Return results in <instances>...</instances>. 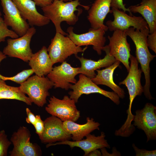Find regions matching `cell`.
<instances>
[{"label":"cell","instance_id":"cell-1","mask_svg":"<svg viewBox=\"0 0 156 156\" xmlns=\"http://www.w3.org/2000/svg\"><path fill=\"white\" fill-rule=\"evenodd\" d=\"M79 5L88 10L89 7L81 5L79 0L71 1L65 2L63 0L53 1L50 4L42 8L44 15L54 24L56 32L67 36L68 33L64 31L61 27V23L65 21L69 25H74L78 20V15L75 14L79 11L77 8Z\"/></svg>","mask_w":156,"mask_h":156},{"label":"cell","instance_id":"cell-34","mask_svg":"<svg viewBox=\"0 0 156 156\" xmlns=\"http://www.w3.org/2000/svg\"><path fill=\"white\" fill-rule=\"evenodd\" d=\"M88 156H102V155L101 152L98 149H96L91 151L89 153Z\"/></svg>","mask_w":156,"mask_h":156},{"label":"cell","instance_id":"cell-28","mask_svg":"<svg viewBox=\"0 0 156 156\" xmlns=\"http://www.w3.org/2000/svg\"><path fill=\"white\" fill-rule=\"evenodd\" d=\"M135 153L136 156H155L156 150L148 151L142 149H140L138 148L134 144L132 145Z\"/></svg>","mask_w":156,"mask_h":156},{"label":"cell","instance_id":"cell-18","mask_svg":"<svg viewBox=\"0 0 156 156\" xmlns=\"http://www.w3.org/2000/svg\"><path fill=\"white\" fill-rule=\"evenodd\" d=\"M22 17L30 26L42 27L48 24L50 20L37 11L35 2L32 0H12Z\"/></svg>","mask_w":156,"mask_h":156},{"label":"cell","instance_id":"cell-21","mask_svg":"<svg viewBox=\"0 0 156 156\" xmlns=\"http://www.w3.org/2000/svg\"><path fill=\"white\" fill-rule=\"evenodd\" d=\"M120 62L116 60L112 65L105 69L96 70L97 74L91 79L97 85H101L107 86L116 93L120 98L122 99L125 96L124 90L115 83L113 78L114 71L119 66Z\"/></svg>","mask_w":156,"mask_h":156},{"label":"cell","instance_id":"cell-11","mask_svg":"<svg viewBox=\"0 0 156 156\" xmlns=\"http://www.w3.org/2000/svg\"><path fill=\"white\" fill-rule=\"evenodd\" d=\"M156 107L147 103L142 109L135 111L133 125L144 131L147 142L156 139Z\"/></svg>","mask_w":156,"mask_h":156},{"label":"cell","instance_id":"cell-4","mask_svg":"<svg viewBox=\"0 0 156 156\" xmlns=\"http://www.w3.org/2000/svg\"><path fill=\"white\" fill-rule=\"evenodd\" d=\"M21 90L32 102L39 107L47 103V98L50 95L49 90L54 86L53 83L47 77L36 75L29 77L20 84Z\"/></svg>","mask_w":156,"mask_h":156},{"label":"cell","instance_id":"cell-38","mask_svg":"<svg viewBox=\"0 0 156 156\" xmlns=\"http://www.w3.org/2000/svg\"><path fill=\"white\" fill-rule=\"evenodd\" d=\"M72 0H68V1H72Z\"/></svg>","mask_w":156,"mask_h":156},{"label":"cell","instance_id":"cell-37","mask_svg":"<svg viewBox=\"0 0 156 156\" xmlns=\"http://www.w3.org/2000/svg\"><path fill=\"white\" fill-rule=\"evenodd\" d=\"M1 15H2V14L1 12L0 11V16H1Z\"/></svg>","mask_w":156,"mask_h":156},{"label":"cell","instance_id":"cell-16","mask_svg":"<svg viewBox=\"0 0 156 156\" xmlns=\"http://www.w3.org/2000/svg\"><path fill=\"white\" fill-rule=\"evenodd\" d=\"M44 123V131L39 138L42 143L51 144L71 138V135L64 128L63 122L57 117L51 115L45 119Z\"/></svg>","mask_w":156,"mask_h":156},{"label":"cell","instance_id":"cell-12","mask_svg":"<svg viewBox=\"0 0 156 156\" xmlns=\"http://www.w3.org/2000/svg\"><path fill=\"white\" fill-rule=\"evenodd\" d=\"M73 27H68L67 30V36L77 46H93V48L99 55H101L105 46L106 39L104 35L105 31L100 28L94 29L90 28L88 32L81 34H77L73 31Z\"/></svg>","mask_w":156,"mask_h":156},{"label":"cell","instance_id":"cell-33","mask_svg":"<svg viewBox=\"0 0 156 156\" xmlns=\"http://www.w3.org/2000/svg\"><path fill=\"white\" fill-rule=\"evenodd\" d=\"M34 1L36 5L41 8L51 4L53 0H32Z\"/></svg>","mask_w":156,"mask_h":156},{"label":"cell","instance_id":"cell-8","mask_svg":"<svg viewBox=\"0 0 156 156\" xmlns=\"http://www.w3.org/2000/svg\"><path fill=\"white\" fill-rule=\"evenodd\" d=\"M36 32L35 27H31L25 35L20 38L8 39L7 45L4 48L3 52L6 55L28 62L33 54L30 47V42Z\"/></svg>","mask_w":156,"mask_h":156},{"label":"cell","instance_id":"cell-29","mask_svg":"<svg viewBox=\"0 0 156 156\" xmlns=\"http://www.w3.org/2000/svg\"><path fill=\"white\" fill-rule=\"evenodd\" d=\"M36 116L37 121L34 126L36 130V133L38 135L39 138H40L42 135L44 130V121L42 120L40 115H36Z\"/></svg>","mask_w":156,"mask_h":156},{"label":"cell","instance_id":"cell-19","mask_svg":"<svg viewBox=\"0 0 156 156\" xmlns=\"http://www.w3.org/2000/svg\"><path fill=\"white\" fill-rule=\"evenodd\" d=\"M102 51H105L106 55L103 59L95 61L91 59L79 57L75 55L81 63V66L79 68L78 73L84 75L90 79L94 78L96 74L95 71L101 68L107 67L113 64L116 60L109 53L107 45L104 46Z\"/></svg>","mask_w":156,"mask_h":156},{"label":"cell","instance_id":"cell-7","mask_svg":"<svg viewBox=\"0 0 156 156\" xmlns=\"http://www.w3.org/2000/svg\"><path fill=\"white\" fill-rule=\"evenodd\" d=\"M45 107L46 111L52 116L59 118L62 122L77 121L80 117L75 101L67 95L61 99L54 96L51 97Z\"/></svg>","mask_w":156,"mask_h":156},{"label":"cell","instance_id":"cell-26","mask_svg":"<svg viewBox=\"0 0 156 156\" xmlns=\"http://www.w3.org/2000/svg\"><path fill=\"white\" fill-rule=\"evenodd\" d=\"M18 37V35L14 31L8 28V26L5 23L3 19L0 16V42L5 41L7 37L16 38Z\"/></svg>","mask_w":156,"mask_h":156},{"label":"cell","instance_id":"cell-36","mask_svg":"<svg viewBox=\"0 0 156 156\" xmlns=\"http://www.w3.org/2000/svg\"><path fill=\"white\" fill-rule=\"evenodd\" d=\"M54 0H53V1H54ZM63 0L64 1H68V0Z\"/></svg>","mask_w":156,"mask_h":156},{"label":"cell","instance_id":"cell-30","mask_svg":"<svg viewBox=\"0 0 156 156\" xmlns=\"http://www.w3.org/2000/svg\"><path fill=\"white\" fill-rule=\"evenodd\" d=\"M147 44L151 49L156 53V31L149 34L147 38Z\"/></svg>","mask_w":156,"mask_h":156},{"label":"cell","instance_id":"cell-2","mask_svg":"<svg viewBox=\"0 0 156 156\" xmlns=\"http://www.w3.org/2000/svg\"><path fill=\"white\" fill-rule=\"evenodd\" d=\"M127 36L132 40L136 47V58L141 66V70L144 75L145 84L143 92L145 97L151 96L150 91L151 86L150 63L156 57L150 52L147 43V38L149 34V28L141 30L130 27L125 30Z\"/></svg>","mask_w":156,"mask_h":156},{"label":"cell","instance_id":"cell-31","mask_svg":"<svg viewBox=\"0 0 156 156\" xmlns=\"http://www.w3.org/2000/svg\"><path fill=\"white\" fill-rule=\"evenodd\" d=\"M111 7L120 10H122L125 12L127 11L129 12L130 15H132L129 8L125 7V5L123 3V0H112L111 3Z\"/></svg>","mask_w":156,"mask_h":156},{"label":"cell","instance_id":"cell-9","mask_svg":"<svg viewBox=\"0 0 156 156\" xmlns=\"http://www.w3.org/2000/svg\"><path fill=\"white\" fill-rule=\"evenodd\" d=\"M70 89L72 90L68 92L69 97L76 103L78 102L79 99L82 95L94 93L100 94L109 98L117 105H118L120 103V98L116 93L101 89L94 83L91 79L82 74H80L79 80L75 84L71 85Z\"/></svg>","mask_w":156,"mask_h":156},{"label":"cell","instance_id":"cell-15","mask_svg":"<svg viewBox=\"0 0 156 156\" xmlns=\"http://www.w3.org/2000/svg\"><path fill=\"white\" fill-rule=\"evenodd\" d=\"M0 0L5 23L8 26L10 27L18 36H23L30 27L28 23L22 17L12 0Z\"/></svg>","mask_w":156,"mask_h":156},{"label":"cell","instance_id":"cell-24","mask_svg":"<svg viewBox=\"0 0 156 156\" xmlns=\"http://www.w3.org/2000/svg\"><path fill=\"white\" fill-rule=\"evenodd\" d=\"M128 8L131 13L142 15L148 25L149 34L156 31V0H142L139 5H131Z\"/></svg>","mask_w":156,"mask_h":156},{"label":"cell","instance_id":"cell-27","mask_svg":"<svg viewBox=\"0 0 156 156\" xmlns=\"http://www.w3.org/2000/svg\"><path fill=\"white\" fill-rule=\"evenodd\" d=\"M12 142L9 140L4 130L0 131V156H6Z\"/></svg>","mask_w":156,"mask_h":156},{"label":"cell","instance_id":"cell-6","mask_svg":"<svg viewBox=\"0 0 156 156\" xmlns=\"http://www.w3.org/2000/svg\"><path fill=\"white\" fill-rule=\"evenodd\" d=\"M31 134L24 126L20 127L12 134L10 141L13 145L9 152L10 156H40L42 155L40 147L37 144L30 142Z\"/></svg>","mask_w":156,"mask_h":156},{"label":"cell","instance_id":"cell-25","mask_svg":"<svg viewBox=\"0 0 156 156\" xmlns=\"http://www.w3.org/2000/svg\"><path fill=\"white\" fill-rule=\"evenodd\" d=\"M1 99L16 100L23 101L29 105H31L32 103L19 87L8 86L5 81L0 79V99Z\"/></svg>","mask_w":156,"mask_h":156},{"label":"cell","instance_id":"cell-32","mask_svg":"<svg viewBox=\"0 0 156 156\" xmlns=\"http://www.w3.org/2000/svg\"><path fill=\"white\" fill-rule=\"evenodd\" d=\"M26 112L27 116L26 118V122L28 124H31L34 126L37 121L36 116L28 108H26Z\"/></svg>","mask_w":156,"mask_h":156},{"label":"cell","instance_id":"cell-13","mask_svg":"<svg viewBox=\"0 0 156 156\" xmlns=\"http://www.w3.org/2000/svg\"><path fill=\"white\" fill-rule=\"evenodd\" d=\"M79 68L73 67L64 61L60 65L53 67L47 77L53 83L55 88L68 90L70 89L72 83L77 82L75 77L79 74Z\"/></svg>","mask_w":156,"mask_h":156},{"label":"cell","instance_id":"cell-35","mask_svg":"<svg viewBox=\"0 0 156 156\" xmlns=\"http://www.w3.org/2000/svg\"><path fill=\"white\" fill-rule=\"evenodd\" d=\"M6 57V56L5 55L3 52L0 51V63L2 60L5 59ZM2 75L0 74V78Z\"/></svg>","mask_w":156,"mask_h":156},{"label":"cell","instance_id":"cell-10","mask_svg":"<svg viewBox=\"0 0 156 156\" xmlns=\"http://www.w3.org/2000/svg\"><path fill=\"white\" fill-rule=\"evenodd\" d=\"M112 36H108L109 43L107 45L109 54L116 60L121 62L127 72L130 68V47L127 40V36L125 30L116 29L113 31Z\"/></svg>","mask_w":156,"mask_h":156},{"label":"cell","instance_id":"cell-20","mask_svg":"<svg viewBox=\"0 0 156 156\" xmlns=\"http://www.w3.org/2000/svg\"><path fill=\"white\" fill-rule=\"evenodd\" d=\"M112 0H96L92 4L87 16L92 28L94 29L101 28L105 31L108 30L107 26L104 24V21L107 14L111 12Z\"/></svg>","mask_w":156,"mask_h":156},{"label":"cell","instance_id":"cell-5","mask_svg":"<svg viewBox=\"0 0 156 156\" xmlns=\"http://www.w3.org/2000/svg\"><path fill=\"white\" fill-rule=\"evenodd\" d=\"M87 47L82 48L76 45L68 36L56 32L51 40L47 49L49 57L53 64L62 63L68 57L74 54L77 55L79 53L83 52Z\"/></svg>","mask_w":156,"mask_h":156},{"label":"cell","instance_id":"cell-17","mask_svg":"<svg viewBox=\"0 0 156 156\" xmlns=\"http://www.w3.org/2000/svg\"><path fill=\"white\" fill-rule=\"evenodd\" d=\"M86 139L77 141H70L69 140L59 142L55 143L48 144L46 145L48 148L51 146L57 145L64 144L69 146L70 148L78 147L84 152V156H88L92 151L103 148H110V146L105 139L104 133L102 132L100 135L96 136L90 133L87 135Z\"/></svg>","mask_w":156,"mask_h":156},{"label":"cell","instance_id":"cell-22","mask_svg":"<svg viewBox=\"0 0 156 156\" xmlns=\"http://www.w3.org/2000/svg\"><path fill=\"white\" fill-rule=\"evenodd\" d=\"M86 122L79 124L71 121L63 122L64 129L71 135L73 141L82 139L84 137L95 130H99L100 124L95 122L93 118L87 117Z\"/></svg>","mask_w":156,"mask_h":156},{"label":"cell","instance_id":"cell-14","mask_svg":"<svg viewBox=\"0 0 156 156\" xmlns=\"http://www.w3.org/2000/svg\"><path fill=\"white\" fill-rule=\"evenodd\" d=\"M111 12L113 13L114 20L106 22L108 29L111 31L116 29L125 30L130 27L140 30L149 28L146 22L142 17L129 15L123 11L114 8H112Z\"/></svg>","mask_w":156,"mask_h":156},{"label":"cell","instance_id":"cell-39","mask_svg":"<svg viewBox=\"0 0 156 156\" xmlns=\"http://www.w3.org/2000/svg\"></svg>","mask_w":156,"mask_h":156},{"label":"cell","instance_id":"cell-3","mask_svg":"<svg viewBox=\"0 0 156 156\" xmlns=\"http://www.w3.org/2000/svg\"><path fill=\"white\" fill-rule=\"evenodd\" d=\"M130 65L128 74L123 81L120 82V85H125L127 88L129 94V103L127 111V117L123 124L126 128L132 126L134 115L131 112V107L133 101L137 96L141 95L143 92V87L141 83L142 71L138 68V62L136 57L131 55L130 58Z\"/></svg>","mask_w":156,"mask_h":156},{"label":"cell","instance_id":"cell-23","mask_svg":"<svg viewBox=\"0 0 156 156\" xmlns=\"http://www.w3.org/2000/svg\"><path fill=\"white\" fill-rule=\"evenodd\" d=\"M28 62L34 73L40 77L47 75L52 70L53 65L45 46L33 53Z\"/></svg>","mask_w":156,"mask_h":156}]
</instances>
